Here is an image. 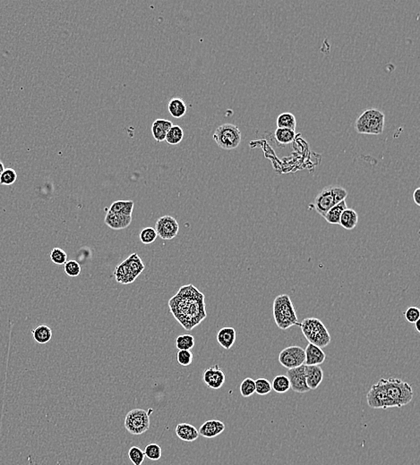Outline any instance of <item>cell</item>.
I'll return each instance as SVG.
<instances>
[{
	"instance_id": "obj_1",
	"label": "cell",
	"mask_w": 420,
	"mask_h": 465,
	"mask_svg": "<svg viewBox=\"0 0 420 465\" xmlns=\"http://www.w3.org/2000/svg\"><path fill=\"white\" fill-rule=\"evenodd\" d=\"M168 307L186 330H192L206 318L204 295L193 285L181 287L168 301Z\"/></svg>"
},
{
	"instance_id": "obj_2",
	"label": "cell",
	"mask_w": 420,
	"mask_h": 465,
	"mask_svg": "<svg viewBox=\"0 0 420 465\" xmlns=\"http://www.w3.org/2000/svg\"><path fill=\"white\" fill-rule=\"evenodd\" d=\"M380 381L382 382L385 388V394L388 400L389 408H400L409 405L412 401L413 389L408 382L395 378H381Z\"/></svg>"
},
{
	"instance_id": "obj_3",
	"label": "cell",
	"mask_w": 420,
	"mask_h": 465,
	"mask_svg": "<svg viewBox=\"0 0 420 465\" xmlns=\"http://www.w3.org/2000/svg\"><path fill=\"white\" fill-rule=\"evenodd\" d=\"M273 318L277 327L281 330H287L294 326H300L294 305L288 294H280L274 299Z\"/></svg>"
},
{
	"instance_id": "obj_4",
	"label": "cell",
	"mask_w": 420,
	"mask_h": 465,
	"mask_svg": "<svg viewBox=\"0 0 420 465\" xmlns=\"http://www.w3.org/2000/svg\"><path fill=\"white\" fill-rule=\"evenodd\" d=\"M302 333L310 343L315 345L320 348L329 346L331 343V335L328 329L320 319L316 318H307L300 323Z\"/></svg>"
},
{
	"instance_id": "obj_5",
	"label": "cell",
	"mask_w": 420,
	"mask_h": 465,
	"mask_svg": "<svg viewBox=\"0 0 420 465\" xmlns=\"http://www.w3.org/2000/svg\"><path fill=\"white\" fill-rule=\"evenodd\" d=\"M348 196V192L340 186H328L326 187L315 197L312 204L315 211L323 217L333 207L341 203Z\"/></svg>"
},
{
	"instance_id": "obj_6",
	"label": "cell",
	"mask_w": 420,
	"mask_h": 465,
	"mask_svg": "<svg viewBox=\"0 0 420 465\" xmlns=\"http://www.w3.org/2000/svg\"><path fill=\"white\" fill-rule=\"evenodd\" d=\"M385 114L378 109H367L355 123L356 132L361 134L379 135L385 128Z\"/></svg>"
},
{
	"instance_id": "obj_7",
	"label": "cell",
	"mask_w": 420,
	"mask_h": 465,
	"mask_svg": "<svg viewBox=\"0 0 420 465\" xmlns=\"http://www.w3.org/2000/svg\"><path fill=\"white\" fill-rule=\"evenodd\" d=\"M214 140L222 150L231 151L238 148L241 143V132L235 125L224 124L215 130Z\"/></svg>"
},
{
	"instance_id": "obj_8",
	"label": "cell",
	"mask_w": 420,
	"mask_h": 465,
	"mask_svg": "<svg viewBox=\"0 0 420 465\" xmlns=\"http://www.w3.org/2000/svg\"><path fill=\"white\" fill-rule=\"evenodd\" d=\"M150 410L147 413L145 410L133 409L126 414L124 425L126 430L132 435L139 436L145 433L150 428Z\"/></svg>"
},
{
	"instance_id": "obj_9",
	"label": "cell",
	"mask_w": 420,
	"mask_h": 465,
	"mask_svg": "<svg viewBox=\"0 0 420 465\" xmlns=\"http://www.w3.org/2000/svg\"><path fill=\"white\" fill-rule=\"evenodd\" d=\"M305 360V350L298 346L286 347L279 354L280 363L288 370L304 365Z\"/></svg>"
},
{
	"instance_id": "obj_10",
	"label": "cell",
	"mask_w": 420,
	"mask_h": 465,
	"mask_svg": "<svg viewBox=\"0 0 420 465\" xmlns=\"http://www.w3.org/2000/svg\"><path fill=\"white\" fill-rule=\"evenodd\" d=\"M154 229L161 239L172 240L179 234V225L171 216H163L156 221Z\"/></svg>"
},
{
	"instance_id": "obj_11",
	"label": "cell",
	"mask_w": 420,
	"mask_h": 465,
	"mask_svg": "<svg viewBox=\"0 0 420 465\" xmlns=\"http://www.w3.org/2000/svg\"><path fill=\"white\" fill-rule=\"evenodd\" d=\"M368 405L373 409H388V400L382 382L379 380L372 386L367 395Z\"/></svg>"
},
{
	"instance_id": "obj_12",
	"label": "cell",
	"mask_w": 420,
	"mask_h": 465,
	"mask_svg": "<svg viewBox=\"0 0 420 465\" xmlns=\"http://www.w3.org/2000/svg\"><path fill=\"white\" fill-rule=\"evenodd\" d=\"M286 376L291 383V390L298 394H305L311 391L307 385L305 365L288 370Z\"/></svg>"
},
{
	"instance_id": "obj_13",
	"label": "cell",
	"mask_w": 420,
	"mask_h": 465,
	"mask_svg": "<svg viewBox=\"0 0 420 465\" xmlns=\"http://www.w3.org/2000/svg\"><path fill=\"white\" fill-rule=\"evenodd\" d=\"M203 382L212 389H220L224 385L226 376L219 365H214L203 371Z\"/></svg>"
},
{
	"instance_id": "obj_14",
	"label": "cell",
	"mask_w": 420,
	"mask_h": 465,
	"mask_svg": "<svg viewBox=\"0 0 420 465\" xmlns=\"http://www.w3.org/2000/svg\"><path fill=\"white\" fill-rule=\"evenodd\" d=\"M305 355L306 360L305 364L307 366H313V365H321L324 362L326 359V355L324 352L322 351V348L316 347L313 343H308V347H306Z\"/></svg>"
},
{
	"instance_id": "obj_15",
	"label": "cell",
	"mask_w": 420,
	"mask_h": 465,
	"mask_svg": "<svg viewBox=\"0 0 420 465\" xmlns=\"http://www.w3.org/2000/svg\"><path fill=\"white\" fill-rule=\"evenodd\" d=\"M306 380L310 390L318 388L323 379V371L318 365L307 366L305 365Z\"/></svg>"
},
{
	"instance_id": "obj_16",
	"label": "cell",
	"mask_w": 420,
	"mask_h": 465,
	"mask_svg": "<svg viewBox=\"0 0 420 465\" xmlns=\"http://www.w3.org/2000/svg\"><path fill=\"white\" fill-rule=\"evenodd\" d=\"M225 430V424L221 420H207L200 427L199 435L206 438H214L221 435Z\"/></svg>"
},
{
	"instance_id": "obj_17",
	"label": "cell",
	"mask_w": 420,
	"mask_h": 465,
	"mask_svg": "<svg viewBox=\"0 0 420 465\" xmlns=\"http://www.w3.org/2000/svg\"><path fill=\"white\" fill-rule=\"evenodd\" d=\"M104 221L105 224L113 230H121L129 227L132 222V216H124L108 211Z\"/></svg>"
},
{
	"instance_id": "obj_18",
	"label": "cell",
	"mask_w": 420,
	"mask_h": 465,
	"mask_svg": "<svg viewBox=\"0 0 420 465\" xmlns=\"http://www.w3.org/2000/svg\"><path fill=\"white\" fill-rule=\"evenodd\" d=\"M173 126L171 121L166 119H156L151 126V133L157 143L164 141L168 130Z\"/></svg>"
},
{
	"instance_id": "obj_19",
	"label": "cell",
	"mask_w": 420,
	"mask_h": 465,
	"mask_svg": "<svg viewBox=\"0 0 420 465\" xmlns=\"http://www.w3.org/2000/svg\"><path fill=\"white\" fill-rule=\"evenodd\" d=\"M176 434L179 437L185 442H193L196 441L199 437V432L198 430H196V427L193 426L191 424L179 423L176 427Z\"/></svg>"
},
{
	"instance_id": "obj_20",
	"label": "cell",
	"mask_w": 420,
	"mask_h": 465,
	"mask_svg": "<svg viewBox=\"0 0 420 465\" xmlns=\"http://www.w3.org/2000/svg\"><path fill=\"white\" fill-rule=\"evenodd\" d=\"M237 337V333L234 328L226 327L219 330L217 333V341L221 347L224 349L230 350L234 346Z\"/></svg>"
},
{
	"instance_id": "obj_21",
	"label": "cell",
	"mask_w": 420,
	"mask_h": 465,
	"mask_svg": "<svg viewBox=\"0 0 420 465\" xmlns=\"http://www.w3.org/2000/svg\"><path fill=\"white\" fill-rule=\"evenodd\" d=\"M114 274H115L116 281L123 284V285L133 283V281L137 279L133 276V273L130 270L126 260H124L122 263H120L119 266L116 268Z\"/></svg>"
},
{
	"instance_id": "obj_22",
	"label": "cell",
	"mask_w": 420,
	"mask_h": 465,
	"mask_svg": "<svg viewBox=\"0 0 420 465\" xmlns=\"http://www.w3.org/2000/svg\"><path fill=\"white\" fill-rule=\"evenodd\" d=\"M357 222H358V215L356 212V210L347 208L340 216L339 225L346 230H353L354 228L357 227Z\"/></svg>"
},
{
	"instance_id": "obj_23",
	"label": "cell",
	"mask_w": 420,
	"mask_h": 465,
	"mask_svg": "<svg viewBox=\"0 0 420 465\" xmlns=\"http://www.w3.org/2000/svg\"><path fill=\"white\" fill-rule=\"evenodd\" d=\"M168 110L173 117L181 118L186 115L187 107L182 98H173L168 102Z\"/></svg>"
},
{
	"instance_id": "obj_24",
	"label": "cell",
	"mask_w": 420,
	"mask_h": 465,
	"mask_svg": "<svg viewBox=\"0 0 420 465\" xmlns=\"http://www.w3.org/2000/svg\"><path fill=\"white\" fill-rule=\"evenodd\" d=\"M135 203L133 200H117L109 207V211L112 213L132 216Z\"/></svg>"
},
{
	"instance_id": "obj_25",
	"label": "cell",
	"mask_w": 420,
	"mask_h": 465,
	"mask_svg": "<svg viewBox=\"0 0 420 465\" xmlns=\"http://www.w3.org/2000/svg\"><path fill=\"white\" fill-rule=\"evenodd\" d=\"M347 208V203L345 200H342L341 203H338L337 205L333 207L331 210L327 212V213L323 216L324 219H326L327 223L332 225H339L340 223V216L341 214L343 212L344 210H346Z\"/></svg>"
},
{
	"instance_id": "obj_26",
	"label": "cell",
	"mask_w": 420,
	"mask_h": 465,
	"mask_svg": "<svg viewBox=\"0 0 420 465\" xmlns=\"http://www.w3.org/2000/svg\"><path fill=\"white\" fill-rule=\"evenodd\" d=\"M32 336L38 343H47L52 338V330L46 325H41L32 329Z\"/></svg>"
},
{
	"instance_id": "obj_27",
	"label": "cell",
	"mask_w": 420,
	"mask_h": 465,
	"mask_svg": "<svg viewBox=\"0 0 420 465\" xmlns=\"http://www.w3.org/2000/svg\"><path fill=\"white\" fill-rule=\"evenodd\" d=\"M125 260H126V262L127 263V265L129 267L130 270L133 273V276L136 278H137L138 276H140L141 273L143 272L144 269H145V265H144L143 260L141 259L140 257L137 253L131 254Z\"/></svg>"
},
{
	"instance_id": "obj_28",
	"label": "cell",
	"mask_w": 420,
	"mask_h": 465,
	"mask_svg": "<svg viewBox=\"0 0 420 465\" xmlns=\"http://www.w3.org/2000/svg\"><path fill=\"white\" fill-rule=\"evenodd\" d=\"M276 123L278 128H284V129L293 130V131H295L296 126H297V120L292 113H281L277 117Z\"/></svg>"
},
{
	"instance_id": "obj_29",
	"label": "cell",
	"mask_w": 420,
	"mask_h": 465,
	"mask_svg": "<svg viewBox=\"0 0 420 465\" xmlns=\"http://www.w3.org/2000/svg\"><path fill=\"white\" fill-rule=\"evenodd\" d=\"M272 388L278 394H284L291 389V383L286 375H279L273 378Z\"/></svg>"
},
{
	"instance_id": "obj_30",
	"label": "cell",
	"mask_w": 420,
	"mask_h": 465,
	"mask_svg": "<svg viewBox=\"0 0 420 465\" xmlns=\"http://www.w3.org/2000/svg\"><path fill=\"white\" fill-rule=\"evenodd\" d=\"M274 136L277 141L282 145H288L294 140L296 137V132L293 130L284 129V128H277Z\"/></svg>"
},
{
	"instance_id": "obj_31",
	"label": "cell",
	"mask_w": 420,
	"mask_h": 465,
	"mask_svg": "<svg viewBox=\"0 0 420 465\" xmlns=\"http://www.w3.org/2000/svg\"><path fill=\"white\" fill-rule=\"evenodd\" d=\"M183 138H184V131L182 128L179 126L173 125L171 128L168 130L165 140L167 141V144H170V145H177L182 141Z\"/></svg>"
},
{
	"instance_id": "obj_32",
	"label": "cell",
	"mask_w": 420,
	"mask_h": 465,
	"mask_svg": "<svg viewBox=\"0 0 420 465\" xmlns=\"http://www.w3.org/2000/svg\"><path fill=\"white\" fill-rule=\"evenodd\" d=\"M239 390L243 397H249L256 393V382L253 378H245L242 381Z\"/></svg>"
},
{
	"instance_id": "obj_33",
	"label": "cell",
	"mask_w": 420,
	"mask_h": 465,
	"mask_svg": "<svg viewBox=\"0 0 420 465\" xmlns=\"http://www.w3.org/2000/svg\"><path fill=\"white\" fill-rule=\"evenodd\" d=\"M195 343V338L191 335H181L176 340V347L179 350H191Z\"/></svg>"
},
{
	"instance_id": "obj_34",
	"label": "cell",
	"mask_w": 420,
	"mask_h": 465,
	"mask_svg": "<svg viewBox=\"0 0 420 465\" xmlns=\"http://www.w3.org/2000/svg\"><path fill=\"white\" fill-rule=\"evenodd\" d=\"M144 453V455L151 461H158L161 458L162 450L159 444L152 443V444H147L145 447Z\"/></svg>"
},
{
	"instance_id": "obj_35",
	"label": "cell",
	"mask_w": 420,
	"mask_h": 465,
	"mask_svg": "<svg viewBox=\"0 0 420 465\" xmlns=\"http://www.w3.org/2000/svg\"><path fill=\"white\" fill-rule=\"evenodd\" d=\"M17 179V174L13 168H5L2 175L0 176V185L10 186L14 185Z\"/></svg>"
},
{
	"instance_id": "obj_36",
	"label": "cell",
	"mask_w": 420,
	"mask_h": 465,
	"mask_svg": "<svg viewBox=\"0 0 420 465\" xmlns=\"http://www.w3.org/2000/svg\"><path fill=\"white\" fill-rule=\"evenodd\" d=\"M256 393L259 395H266L273 390L272 384L264 378H259L256 381Z\"/></svg>"
},
{
	"instance_id": "obj_37",
	"label": "cell",
	"mask_w": 420,
	"mask_h": 465,
	"mask_svg": "<svg viewBox=\"0 0 420 465\" xmlns=\"http://www.w3.org/2000/svg\"><path fill=\"white\" fill-rule=\"evenodd\" d=\"M50 259L53 263L56 265H64L67 262V252L61 248H53L52 251L50 252Z\"/></svg>"
},
{
	"instance_id": "obj_38",
	"label": "cell",
	"mask_w": 420,
	"mask_h": 465,
	"mask_svg": "<svg viewBox=\"0 0 420 465\" xmlns=\"http://www.w3.org/2000/svg\"><path fill=\"white\" fill-rule=\"evenodd\" d=\"M128 456H129L130 461L133 462V465L143 464L144 458H145L144 451L137 447L130 448L129 451H128Z\"/></svg>"
},
{
	"instance_id": "obj_39",
	"label": "cell",
	"mask_w": 420,
	"mask_h": 465,
	"mask_svg": "<svg viewBox=\"0 0 420 465\" xmlns=\"http://www.w3.org/2000/svg\"><path fill=\"white\" fill-rule=\"evenodd\" d=\"M140 240L144 245H151L158 237L157 233L152 228H145L141 231Z\"/></svg>"
},
{
	"instance_id": "obj_40",
	"label": "cell",
	"mask_w": 420,
	"mask_h": 465,
	"mask_svg": "<svg viewBox=\"0 0 420 465\" xmlns=\"http://www.w3.org/2000/svg\"><path fill=\"white\" fill-rule=\"evenodd\" d=\"M64 271L67 276L75 277L81 274V265L77 260L71 259L64 264Z\"/></svg>"
},
{
	"instance_id": "obj_41",
	"label": "cell",
	"mask_w": 420,
	"mask_h": 465,
	"mask_svg": "<svg viewBox=\"0 0 420 465\" xmlns=\"http://www.w3.org/2000/svg\"><path fill=\"white\" fill-rule=\"evenodd\" d=\"M404 318L407 321L410 322L411 324H415L417 320L420 319V310L418 307L416 306H410L408 307L406 311L403 312Z\"/></svg>"
},
{
	"instance_id": "obj_42",
	"label": "cell",
	"mask_w": 420,
	"mask_h": 465,
	"mask_svg": "<svg viewBox=\"0 0 420 465\" xmlns=\"http://www.w3.org/2000/svg\"><path fill=\"white\" fill-rule=\"evenodd\" d=\"M193 355L192 352L190 350H179V353L177 354V360L180 365L182 366H189L192 363Z\"/></svg>"
},
{
	"instance_id": "obj_43",
	"label": "cell",
	"mask_w": 420,
	"mask_h": 465,
	"mask_svg": "<svg viewBox=\"0 0 420 465\" xmlns=\"http://www.w3.org/2000/svg\"><path fill=\"white\" fill-rule=\"evenodd\" d=\"M413 200L414 203L417 204V206H420V188H417L413 192Z\"/></svg>"
},
{
	"instance_id": "obj_44",
	"label": "cell",
	"mask_w": 420,
	"mask_h": 465,
	"mask_svg": "<svg viewBox=\"0 0 420 465\" xmlns=\"http://www.w3.org/2000/svg\"><path fill=\"white\" fill-rule=\"evenodd\" d=\"M4 170H5V167H4L3 162H2V161H0V176H1V175H2V173H3Z\"/></svg>"
},
{
	"instance_id": "obj_45",
	"label": "cell",
	"mask_w": 420,
	"mask_h": 465,
	"mask_svg": "<svg viewBox=\"0 0 420 465\" xmlns=\"http://www.w3.org/2000/svg\"><path fill=\"white\" fill-rule=\"evenodd\" d=\"M419 324L420 319L419 320H417V321L415 323V326H416V330H417V332H420Z\"/></svg>"
}]
</instances>
